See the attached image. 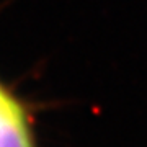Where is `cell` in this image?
Instances as JSON below:
<instances>
[{
	"instance_id": "obj_1",
	"label": "cell",
	"mask_w": 147,
	"mask_h": 147,
	"mask_svg": "<svg viewBox=\"0 0 147 147\" xmlns=\"http://www.w3.org/2000/svg\"><path fill=\"white\" fill-rule=\"evenodd\" d=\"M0 147H34L21 101L0 82Z\"/></svg>"
}]
</instances>
